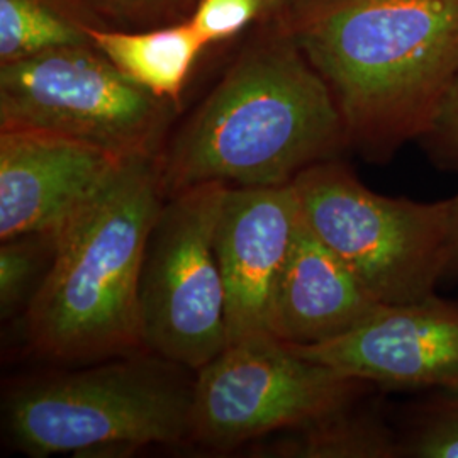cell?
Returning <instances> with one entry per match:
<instances>
[{"label": "cell", "instance_id": "obj_17", "mask_svg": "<svg viewBox=\"0 0 458 458\" xmlns=\"http://www.w3.org/2000/svg\"><path fill=\"white\" fill-rule=\"evenodd\" d=\"M401 458H458V391H431L397 425Z\"/></svg>", "mask_w": 458, "mask_h": 458}, {"label": "cell", "instance_id": "obj_3", "mask_svg": "<svg viewBox=\"0 0 458 458\" xmlns=\"http://www.w3.org/2000/svg\"><path fill=\"white\" fill-rule=\"evenodd\" d=\"M165 199L160 155H130L70 219L24 316L34 352L49 360L85 363L143 350L140 274Z\"/></svg>", "mask_w": 458, "mask_h": 458}, {"label": "cell", "instance_id": "obj_5", "mask_svg": "<svg viewBox=\"0 0 458 458\" xmlns=\"http://www.w3.org/2000/svg\"><path fill=\"white\" fill-rule=\"evenodd\" d=\"M302 221L382 304L437 294L450 274V199L416 202L377 194L340 158L294 182Z\"/></svg>", "mask_w": 458, "mask_h": 458}, {"label": "cell", "instance_id": "obj_2", "mask_svg": "<svg viewBox=\"0 0 458 458\" xmlns=\"http://www.w3.org/2000/svg\"><path fill=\"white\" fill-rule=\"evenodd\" d=\"M285 19L350 149L387 164L431 130L458 79V0H308Z\"/></svg>", "mask_w": 458, "mask_h": 458}, {"label": "cell", "instance_id": "obj_9", "mask_svg": "<svg viewBox=\"0 0 458 458\" xmlns=\"http://www.w3.org/2000/svg\"><path fill=\"white\" fill-rule=\"evenodd\" d=\"M289 346L377 389L458 391V301L433 294L406 304H382L336 340Z\"/></svg>", "mask_w": 458, "mask_h": 458}, {"label": "cell", "instance_id": "obj_21", "mask_svg": "<svg viewBox=\"0 0 458 458\" xmlns=\"http://www.w3.org/2000/svg\"><path fill=\"white\" fill-rule=\"evenodd\" d=\"M450 274L458 276V194L450 199Z\"/></svg>", "mask_w": 458, "mask_h": 458}, {"label": "cell", "instance_id": "obj_13", "mask_svg": "<svg viewBox=\"0 0 458 458\" xmlns=\"http://www.w3.org/2000/svg\"><path fill=\"white\" fill-rule=\"evenodd\" d=\"M87 33L130 81L179 106L194 64L208 47L191 21L141 31L87 26Z\"/></svg>", "mask_w": 458, "mask_h": 458}, {"label": "cell", "instance_id": "obj_14", "mask_svg": "<svg viewBox=\"0 0 458 458\" xmlns=\"http://www.w3.org/2000/svg\"><path fill=\"white\" fill-rule=\"evenodd\" d=\"M361 399L308 425L267 437L248 452L267 458H401L397 425L377 406H360Z\"/></svg>", "mask_w": 458, "mask_h": 458}, {"label": "cell", "instance_id": "obj_15", "mask_svg": "<svg viewBox=\"0 0 458 458\" xmlns=\"http://www.w3.org/2000/svg\"><path fill=\"white\" fill-rule=\"evenodd\" d=\"M87 26L60 0H0V65L92 45Z\"/></svg>", "mask_w": 458, "mask_h": 458}, {"label": "cell", "instance_id": "obj_18", "mask_svg": "<svg viewBox=\"0 0 458 458\" xmlns=\"http://www.w3.org/2000/svg\"><path fill=\"white\" fill-rule=\"evenodd\" d=\"M94 28L141 31L189 21L200 0H60Z\"/></svg>", "mask_w": 458, "mask_h": 458}, {"label": "cell", "instance_id": "obj_1", "mask_svg": "<svg viewBox=\"0 0 458 458\" xmlns=\"http://www.w3.org/2000/svg\"><path fill=\"white\" fill-rule=\"evenodd\" d=\"M350 149L327 83L280 14L263 17L213 90L160 153L165 197L219 182L289 185Z\"/></svg>", "mask_w": 458, "mask_h": 458}, {"label": "cell", "instance_id": "obj_4", "mask_svg": "<svg viewBox=\"0 0 458 458\" xmlns=\"http://www.w3.org/2000/svg\"><path fill=\"white\" fill-rule=\"evenodd\" d=\"M185 372L134 352L21 384L2 406L7 438L33 458L131 457L151 445L191 440L194 382Z\"/></svg>", "mask_w": 458, "mask_h": 458}, {"label": "cell", "instance_id": "obj_6", "mask_svg": "<svg viewBox=\"0 0 458 458\" xmlns=\"http://www.w3.org/2000/svg\"><path fill=\"white\" fill-rule=\"evenodd\" d=\"M181 106L121 73L94 45L0 65V131L55 132L117 157L160 155Z\"/></svg>", "mask_w": 458, "mask_h": 458}, {"label": "cell", "instance_id": "obj_16", "mask_svg": "<svg viewBox=\"0 0 458 458\" xmlns=\"http://www.w3.org/2000/svg\"><path fill=\"white\" fill-rule=\"evenodd\" d=\"M60 233H31L0 246V316L22 318L48 276Z\"/></svg>", "mask_w": 458, "mask_h": 458}, {"label": "cell", "instance_id": "obj_12", "mask_svg": "<svg viewBox=\"0 0 458 458\" xmlns=\"http://www.w3.org/2000/svg\"><path fill=\"white\" fill-rule=\"evenodd\" d=\"M380 306L302 221L274 291L270 333L293 346L325 344L360 327Z\"/></svg>", "mask_w": 458, "mask_h": 458}, {"label": "cell", "instance_id": "obj_7", "mask_svg": "<svg viewBox=\"0 0 458 458\" xmlns=\"http://www.w3.org/2000/svg\"><path fill=\"white\" fill-rule=\"evenodd\" d=\"M228 187L209 182L166 197L141 263V348L191 372L228 346L226 295L214 250Z\"/></svg>", "mask_w": 458, "mask_h": 458}, {"label": "cell", "instance_id": "obj_20", "mask_svg": "<svg viewBox=\"0 0 458 458\" xmlns=\"http://www.w3.org/2000/svg\"><path fill=\"white\" fill-rule=\"evenodd\" d=\"M420 141L433 164L458 174V79L445 98L431 130Z\"/></svg>", "mask_w": 458, "mask_h": 458}, {"label": "cell", "instance_id": "obj_10", "mask_svg": "<svg viewBox=\"0 0 458 458\" xmlns=\"http://www.w3.org/2000/svg\"><path fill=\"white\" fill-rule=\"evenodd\" d=\"M301 223L293 183L228 187L214 234L226 295L228 344L272 335V297Z\"/></svg>", "mask_w": 458, "mask_h": 458}, {"label": "cell", "instance_id": "obj_8", "mask_svg": "<svg viewBox=\"0 0 458 458\" xmlns=\"http://www.w3.org/2000/svg\"><path fill=\"white\" fill-rule=\"evenodd\" d=\"M196 374L191 440L216 452L308 425L376 389L295 353L274 335L229 344Z\"/></svg>", "mask_w": 458, "mask_h": 458}, {"label": "cell", "instance_id": "obj_19", "mask_svg": "<svg viewBox=\"0 0 458 458\" xmlns=\"http://www.w3.org/2000/svg\"><path fill=\"white\" fill-rule=\"evenodd\" d=\"M274 14H280L277 0H200L189 21L202 41L213 45Z\"/></svg>", "mask_w": 458, "mask_h": 458}, {"label": "cell", "instance_id": "obj_22", "mask_svg": "<svg viewBox=\"0 0 458 458\" xmlns=\"http://www.w3.org/2000/svg\"><path fill=\"white\" fill-rule=\"evenodd\" d=\"M308 0H277L278 13L280 16L289 17L294 14L299 7H302Z\"/></svg>", "mask_w": 458, "mask_h": 458}, {"label": "cell", "instance_id": "obj_11", "mask_svg": "<svg viewBox=\"0 0 458 458\" xmlns=\"http://www.w3.org/2000/svg\"><path fill=\"white\" fill-rule=\"evenodd\" d=\"M124 157L55 132L0 131V240L60 233Z\"/></svg>", "mask_w": 458, "mask_h": 458}]
</instances>
